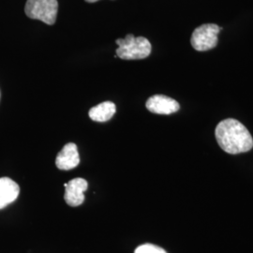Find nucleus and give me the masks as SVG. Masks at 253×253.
<instances>
[{"instance_id": "1", "label": "nucleus", "mask_w": 253, "mask_h": 253, "mask_svg": "<svg viewBox=\"0 0 253 253\" xmlns=\"http://www.w3.org/2000/svg\"><path fill=\"white\" fill-rule=\"evenodd\" d=\"M215 134L218 145L227 153H245L253 147V137L248 128L233 118L219 122Z\"/></svg>"}, {"instance_id": "2", "label": "nucleus", "mask_w": 253, "mask_h": 253, "mask_svg": "<svg viewBox=\"0 0 253 253\" xmlns=\"http://www.w3.org/2000/svg\"><path fill=\"white\" fill-rule=\"evenodd\" d=\"M117 56L124 60L144 59L151 53V44L145 37L128 34L124 39L117 40Z\"/></svg>"}, {"instance_id": "3", "label": "nucleus", "mask_w": 253, "mask_h": 253, "mask_svg": "<svg viewBox=\"0 0 253 253\" xmlns=\"http://www.w3.org/2000/svg\"><path fill=\"white\" fill-rule=\"evenodd\" d=\"M58 9L57 0H27L25 11L29 18L54 25Z\"/></svg>"}, {"instance_id": "4", "label": "nucleus", "mask_w": 253, "mask_h": 253, "mask_svg": "<svg viewBox=\"0 0 253 253\" xmlns=\"http://www.w3.org/2000/svg\"><path fill=\"white\" fill-rule=\"evenodd\" d=\"M220 29L216 24H205L197 27L191 36V45L199 52L215 48L217 44V34Z\"/></svg>"}, {"instance_id": "5", "label": "nucleus", "mask_w": 253, "mask_h": 253, "mask_svg": "<svg viewBox=\"0 0 253 253\" xmlns=\"http://www.w3.org/2000/svg\"><path fill=\"white\" fill-rule=\"evenodd\" d=\"M66 203L71 207H79L84 201V192L87 190L88 183L83 178H74L64 185Z\"/></svg>"}, {"instance_id": "6", "label": "nucleus", "mask_w": 253, "mask_h": 253, "mask_svg": "<svg viewBox=\"0 0 253 253\" xmlns=\"http://www.w3.org/2000/svg\"><path fill=\"white\" fill-rule=\"evenodd\" d=\"M148 111L158 115H171L177 112L180 106L176 100L164 95H155L146 101Z\"/></svg>"}, {"instance_id": "7", "label": "nucleus", "mask_w": 253, "mask_h": 253, "mask_svg": "<svg viewBox=\"0 0 253 253\" xmlns=\"http://www.w3.org/2000/svg\"><path fill=\"white\" fill-rule=\"evenodd\" d=\"M80 163L77 145L69 143L64 146L55 159V165L60 170H72Z\"/></svg>"}, {"instance_id": "8", "label": "nucleus", "mask_w": 253, "mask_h": 253, "mask_svg": "<svg viewBox=\"0 0 253 253\" xmlns=\"http://www.w3.org/2000/svg\"><path fill=\"white\" fill-rule=\"evenodd\" d=\"M20 188L16 182L9 177L0 178V209L8 207L18 198Z\"/></svg>"}, {"instance_id": "9", "label": "nucleus", "mask_w": 253, "mask_h": 253, "mask_svg": "<svg viewBox=\"0 0 253 253\" xmlns=\"http://www.w3.org/2000/svg\"><path fill=\"white\" fill-rule=\"evenodd\" d=\"M117 107L112 101H104L89 111V118L96 122H106L114 117Z\"/></svg>"}, {"instance_id": "10", "label": "nucleus", "mask_w": 253, "mask_h": 253, "mask_svg": "<svg viewBox=\"0 0 253 253\" xmlns=\"http://www.w3.org/2000/svg\"><path fill=\"white\" fill-rule=\"evenodd\" d=\"M134 253H167L163 249L153 244H144L139 246Z\"/></svg>"}, {"instance_id": "11", "label": "nucleus", "mask_w": 253, "mask_h": 253, "mask_svg": "<svg viewBox=\"0 0 253 253\" xmlns=\"http://www.w3.org/2000/svg\"><path fill=\"white\" fill-rule=\"evenodd\" d=\"M86 2H88V3H94V2H97V1H99V0H85Z\"/></svg>"}]
</instances>
